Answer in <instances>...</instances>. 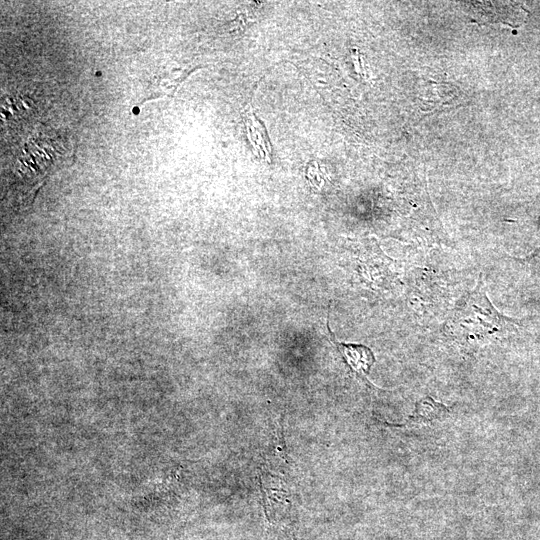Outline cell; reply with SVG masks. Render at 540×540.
<instances>
[{"label": "cell", "mask_w": 540, "mask_h": 540, "mask_svg": "<svg viewBox=\"0 0 540 540\" xmlns=\"http://www.w3.org/2000/svg\"><path fill=\"white\" fill-rule=\"evenodd\" d=\"M474 12L477 14V21L480 22H504L512 25V21L518 19V10L511 3L505 2H470Z\"/></svg>", "instance_id": "4"}, {"label": "cell", "mask_w": 540, "mask_h": 540, "mask_svg": "<svg viewBox=\"0 0 540 540\" xmlns=\"http://www.w3.org/2000/svg\"><path fill=\"white\" fill-rule=\"evenodd\" d=\"M246 116L248 138L256 150V154H259L260 157L270 161V144L268 143L267 135L262 124L256 119L251 110L247 112Z\"/></svg>", "instance_id": "5"}, {"label": "cell", "mask_w": 540, "mask_h": 540, "mask_svg": "<svg viewBox=\"0 0 540 540\" xmlns=\"http://www.w3.org/2000/svg\"><path fill=\"white\" fill-rule=\"evenodd\" d=\"M189 66H167L160 69L150 80L145 100L172 96L179 85L194 70Z\"/></svg>", "instance_id": "2"}, {"label": "cell", "mask_w": 540, "mask_h": 540, "mask_svg": "<svg viewBox=\"0 0 540 540\" xmlns=\"http://www.w3.org/2000/svg\"><path fill=\"white\" fill-rule=\"evenodd\" d=\"M327 328L330 332L332 342L335 344L346 364L353 372L366 378L375 362V357L371 349L362 344H346L338 342L329 326H327Z\"/></svg>", "instance_id": "3"}, {"label": "cell", "mask_w": 540, "mask_h": 540, "mask_svg": "<svg viewBox=\"0 0 540 540\" xmlns=\"http://www.w3.org/2000/svg\"><path fill=\"white\" fill-rule=\"evenodd\" d=\"M518 324L496 310L479 278L476 287L456 305L445 327L449 333L468 341L503 333Z\"/></svg>", "instance_id": "1"}]
</instances>
